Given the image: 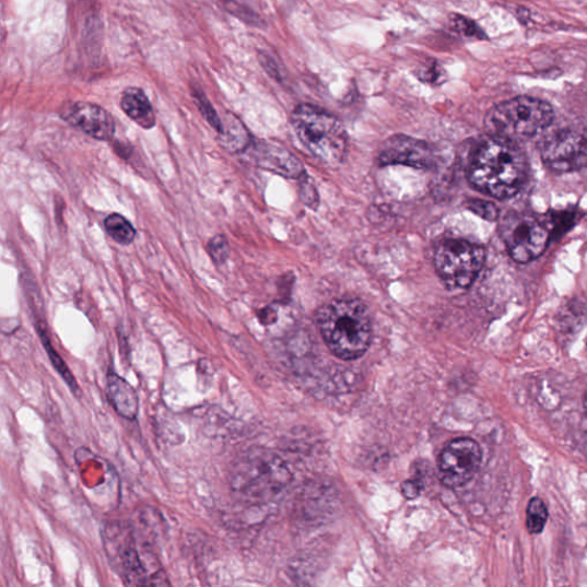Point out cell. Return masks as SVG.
<instances>
[{
    "label": "cell",
    "instance_id": "12",
    "mask_svg": "<svg viewBox=\"0 0 587 587\" xmlns=\"http://www.w3.org/2000/svg\"><path fill=\"white\" fill-rule=\"evenodd\" d=\"M383 164H406L418 169L435 166L434 150L426 142L408 136H394L387 140L380 152Z\"/></svg>",
    "mask_w": 587,
    "mask_h": 587
},
{
    "label": "cell",
    "instance_id": "11",
    "mask_svg": "<svg viewBox=\"0 0 587 587\" xmlns=\"http://www.w3.org/2000/svg\"><path fill=\"white\" fill-rule=\"evenodd\" d=\"M60 116L70 126L97 140L110 142L115 134L113 116L98 105L86 102L70 103L61 108Z\"/></svg>",
    "mask_w": 587,
    "mask_h": 587
},
{
    "label": "cell",
    "instance_id": "5",
    "mask_svg": "<svg viewBox=\"0 0 587 587\" xmlns=\"http://www.w3.org/2000/svg\"><path fill=\"white\" fill-rule=\"evenodd\" d=\"M104 548L111 567L127 585H166V575L140 552L136 530L129 525L111 524L104 531ZM153 556V555H152ZM151 557V556H149Z\"/></svg>",
    "mask_w": 587,
    "mask_h": 587
},
{
    "label": "cell",
    "instance_id": "9",
    "mask_svg": "<svg viewBox=\"0 0 587 587\" xmlns=\"http://www.w3.org/2000/svg\"><path fill=\"white\" fill-rule=\"evenodd\" d=\"M483 454L473 438L460 437L445 445L439 460V477L448 488H461L479 472Z\"/></svg>",
    "mask_w": 587,
    "mask_h": 587
},
{
    "label": "cell",
    "instance_id": "23",
    "mask_svg": "<svg viewBox=\"0 0 587 587\" xmlns=\"http://www.w3.org/2000/svg\"><path fill=\"white\" fill-rule=\"evenodd\" d=\"M422 490V484L418 481H408L402 486L403 495L409 500L419 497Z\"/></svg>",
    "mask_w": 587,
    "mask_h": 587
},
{
    "label": "cell",
    "instance_id": "2",
    "mask_svg": "<svg viewBox=\"0 0 587 587\" xmlns=\"http://www.w3.org/2000/svg\"><path fill=\"white\" fill-rule=\"evenodd\" d=\"M317 324L328 349L340 360H359L369 348L371 316L359 298H340L325 304L318 312Z\"/></svg>",
    "mask_w": 587,
    "mask_h": 587
},
{
    "label": "cell",
    "instance_id": "19",
    "mask_svg": "<svg viewBox=\"0 0 587 587\" xmlns=\"http://www.w3.org/2000/svg\"><path fill=\"white\" fill-rule=\"evenodd\" d=\"M192 96L207 122L221 134L224 130V124L213 105L206 97L203 91L195 86L192 87Z\"/></svg>",
    "mask_w": 587,
    "mask_h": 587
},
{
    "label": "cell",
    "instance_id": "4",
    "mask_svg": "<svg viewBox=\"0 0 587 587\" xmlns=\"http://www.w3.org/2000/svg\"><path fill=\"white\" fill-rule=\"evenodd\" d=\"M553 119L554 111L550 104L531 97H518L490 109L485 116V129L489 136L518 143L545 130Z\"/></svg>",
    "mask_w": 587,
    "mask_h": 587
},
{
    "label": "cell",
    "instance_id": "3",
    "mask_svg": "<svg viewBox=\"0 0 587 587\" xmlns=\"http://www.w3.org/2000/svg\"><path fill=\"white\" fill-rule=\"evenodd\" d=\"M292 126L305 149L327 163H339L348 151V134L333 114L314 106L300 105L291 116Z\"/></svg>",
    "mask_w": 587,
    "mask_h": 587
},
{
    "label": "cell",
    "instance_id": "21",
    "mask_svg": "<svg viewBox=\"0 0 587 587\" xmlns=\"http://www.w3.org/2000/svg\"><path fill=\"white\" fill-rule=\"evenodd\" d=\"M209 254L215 263H224L230 255V247L226 239L223 236H216L211 239L209 243Z\"/></svg>",
    "mask_w": 587,
    "mask_h": 587
},
{
    "label": "cell",
    "instance_id": "10",
    "mask_svg": "<svg viewBox=\"0 0 587 587\" xmlns=\"http://www.w3.org/2000/svg\"><path fill=\"white\" fill-rule=\"evenodd\" d=\"M545 166L555 173H568L587 166V133L563 130L549 137L540 150Z\"/></svg>",
    "mask_w": 587,
    "mask_h": 587
},
{
    "label": "cell",
    "instance_id": "20",
    "mask_svg": "<svg viewBox=\"0 0 587 587\" xmlns=\"http://www.w3.org/2000/svg\"><path fill=\"white\" fill-rule=\"evenodd\" d=\"M451 27L455 32L465 37H474L480 39L485 37L484 33L474 21L462 15H453Z\"/></svg>",
    "mask_w": 587,
    "mask_h": 587
},
{
    "label": "cell",
    "instance_id": "6",
    "mask_svg": "<svg viewBox=\"0 0 587 587\" xmlns=\"http://www.w3.org/2000/svg\"><path fill=\"white\" fill-rule=\"evenodd\" d=\"M485 261L484 249L463 240H445L436 249L435 268L446 287L465 290L471 286Z\"/></svg>",
    "mask_w": 587,
    "mask_h": 587
},
{
    "label": "cell",
    "instance_id": "13",
    "mask_svg": "<svg viewBox=\"0 0 587 587\" xmlns=\"http://www.w3.org/2000/svg\"><path fill=\"white\" fill-rule=\"evenodd\" d=\"M107 397L117 414L134 420L139 413V397L136 389L119 374L109 369L107 374Z\"/></svg>",
    "mask_w": 587,
    "mask_h": 587
},
{
    "label": "cell",
    "instance_id": "7",
    "mask_svg": "<svg viewBox=\"0 0 587 587\" xmlns=\"http://www.w3.org/2000/svg\"><path fill=\"white\" fill-rule=\"evenodd\" d=\"M501 237L515 262L528 263L549 246L551 231L535 216L512 211L500 227Z\"/></svg>",
    "mask_w": 587,
    "mask_h": 587
},
{
    "label": "cell",
    "instance_id": "8",
    "mask_svg": "<svg viewBox=\"0 0 587 587\" xmlns=\"http://www.w3.org/2000/svg\"><path fill=\"white\" fill-rule=\"evenodd\" d=\"M279 461L265 453H251L234 467L231 488L246 498H261L266 493L278 489L281 483Z\"/></svg>",
    "mask_w": 587,
    "mask_h": 587
},
{
    "label": "cell",
    "instance_id": "18",
    "mask_svg": "<svg viewBox=\"0 0 587 587\" xmlns=\"http://www.w3.org/2000/svg\"><path fill=\"white\" fill-rule=\"evenodd\" d=\"M38 332L45 347V350L46 352H48L50 361L52 362L57 372L60 374V377L64 380L70 390H72L74 394H78L80 391V388L74 378V375L72 374V372L69 371L66 363L62 361L58 352L51 345L49 337L46 336V333L42 330H39Z\"/></svg>",
    "mask_w": 587,
    "mask_h": 587
},
{
    "label": "cell",
    "instance_id": "15",
    "mask_svg": "<svg viewBox=\"0 0 587 587\" xmlns=\"http://www.w3.org/2000/svg\"><path fill=\"white\" fill-rule=\"evenodd\" d=\"M105 228L110 238L120 245H130L136 238L132 224L120 214H111L105 220Z\"/></svg>",
    "mask_w": 587,
    "mask_h": 587
},
{
    "label": "cell",
    "instance_id": "16",
    "mask_svg": "<svg viewBox=\"0 0 587 587\" xmlns=\"http://www.w3.org/2000/svg\"><path fill=\"white\" fill-rule=\"evenodd\" d=\"M221 142L228 151H242L248 144V132L237 119H232L224 125V130L221 133Z\"/></svg>",
    "mask_w": 587,
    "mask_h": 587
},
{
    "label": "cell",
    "instance_id": "1",
    "mask_svg": "<svg viewBox=\"0 0 587 587\" xmlns=\"http://www.w3.org/2000/svg\"><path fill=\"white\" fill-rule=\"evenodd\" d=\"M528 171V160L518 144L489 136L469 163L468 178L482 193L507 199L520 192Z\"/></svg>",
    "mask_w": 587,
    "mask_h": 587
},
{
    "label": "cell",
    "instance_id": "17",
    "mask_svg": "<svg viewBox=\"0 0 587 587\" xmlns=\"http://www.w3.org/2000/svg\"><path fill=\"white\" fill-rule=\"evenodd\" d=\"M549 520V509L545 503L535 497L527 508V529L531 535L542 533Z\"/></svg>",
    "mask_w": 587,
    "mask_h": 587
},
{
    "label": "cell",
    "instance_id": "14",
    "mask_svg": "<svg viewBox=\"0 0 587 587\" xmlns=\"http://www.w3.org/2000/svg\"><path fill=\"white\" fill-rule=\"evenodd\" d=\"M124 111L139 127L150 130L156 125L153 106L146 93L139 87H128L121 98Z\"/></svg>",
    "mask_w": 587,
    "mask_h": 587
},
{
    "label": "cell",
    "instance_id": "25",
    "mask_svg": "<svg viewBox=\"0 0 587 587\" xmlns=\"http://www.w3.org/2000/svg\"><path fill=\"white\" fill-rule=\"evenodd\" d=\"M584 410H585V413L587 414V390H586V394L584 396Z\"/></svg>",
    "mask_w": 587,
    "mask_h": 587
},
{
    "label": "cell",
    "instance_id": "22",
    "mask_svg": "<svg viewBox=\"0 0 587 587\" xmlns=\"http://www.w3.org/2000/svg\"><path fill=\"white\" fill-rule=\"evenodd\" d=\"M468 207L473 211V213L488 221H495L498 218V209L491 202L473 200L469 201Z\"/></svg>",
    "mask_w": 587,
    "mask_h": 587
},
{
    "label": "cell",
    "instance_id": "24",
    "mask_svg": "<svg viewBox=\"0 0 587 587\" xmlns=\"http://www.w3.org/2000/svg\"><path fill=\"white\" fill-rule=\"evenodd\" d=\"M422 75L425 77L424 79H421L422 81L430 82V83L438 82L441 79V72H439L438 66H436L435 63V66L431 68H426L424 72H422Z\"/></svg>",
    "mask_w": 587,
    "mask_h": 587
}]
</instances>
